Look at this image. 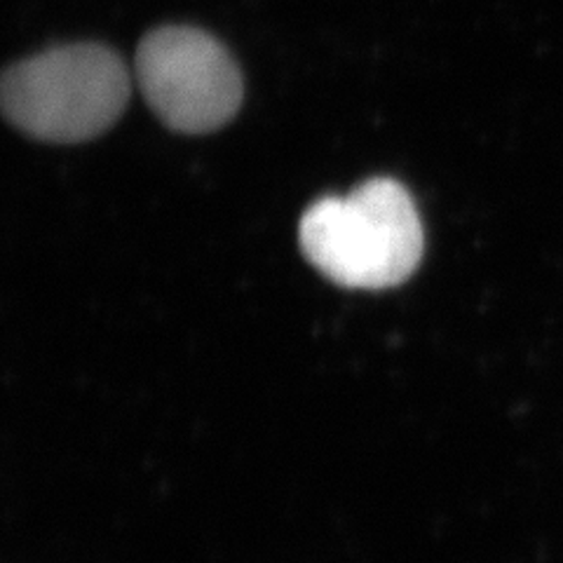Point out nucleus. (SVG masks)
<instances>
[{
    "label": "nucleus",
    "mask_w": 563,
    "mask_h": 563,
    "mask_svg": "<svg viewBox=\"0 0 563 563\" xmlns=\"http://www.w3.org/2000/svg\"><path fill=\"white\" fill-rule=\"evenodd\" d=\"M298 238L312 266L350 289L397 287L422 256L416 205L393 179H372L345 198L314 202Z\"/></svg>",
    "instance_id": "nucleus-1"
},
{
    "label": "nucleus",
    "mask_w": 563,
    "mask_h": 563,
    "mask_svg": "<svg viewBox=\"0 0 563 563\" xmlns=\"http://www.w3.org/2000/svg\"><path fill=\"white\" fill-rule=\"evenodd\" d=\"M136 80L153 113L186 134L223 128L242 103L238 64L214 35L192 26L148 33L136 49Z\"/></svg>",
    "instance_id": "nucleus-3"
},
{
    "label": "nucleus",
    "mask_w": 563,
    "mask_h": 563,
    "mask_svg": "<svg viewBox=\"0 0 563 563\" xmlns=\"http://www.w3.org/2000/svg\"><path fill=\"white\" fill-rule=\"evenodd\" d=\"M130 99L128 66L113 49L78 43L41 52L3 78V111L16 130L80 144L109 130Z\"/></svg>",
    "instance_id": "nucleus-2"
}]
</instances>
